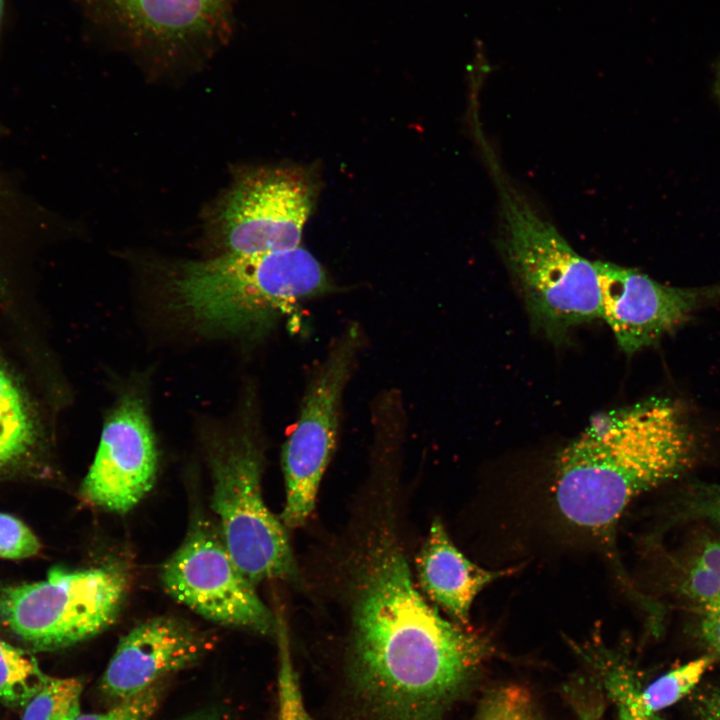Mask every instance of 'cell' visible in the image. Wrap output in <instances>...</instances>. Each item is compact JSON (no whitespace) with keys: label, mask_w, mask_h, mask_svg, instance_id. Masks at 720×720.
<instances>
[{"label":"cell","mask_w":720,"mask_h":720,"mask_svg":"<svg viewBox=\"0 0 720 720\" xmlns=\"http://www.w3.org/2000/svg\"><path fill=\"white\" fill-rule=\"evenodd\" d=\"M711 663L712 658L700 657L657 678L638 694L644 711L653 715L680 701L698 685Z\"/></svg>","instance_id":"e0dca14e"},{"label":"cell","mask_w":720,"mask_h":720,"mask_svg":"<svg viewBox=\"0 0 720 720\" xmlns=\"http://www.w3.org/2000/svg\"><path fill=\"white\" fill-rule=\"evenodd\" d=\"M127 589L116 565L55 567L42 581L0 589V623L34 650L66 648L110 627Z\"/></svg>","instance_id":"8992f818"},{"label":"cell","mask_w":720,"mask_h":720,"mask_svg":"<svg viewBox=\"0 0 720 720\" xmlns=\"http://www.w3.org/2000/svg\"><path fill=\"white\" fill-rule=\"evenodd\" d=\"M51 676L37 660L0 639V703L21 713L28 702L46 685Z\"/></svg>","instance_id":"2e32d148"},{"label":"cell","mask_w":720,"mask_h":720,"mask_svg":"<svg viewBox=\"0 0 720 720\" xmlns=\"http://www.w3.org/2000/svg\"><path fill=\"white\" fill-rule=\"evenodd\" d=\"M160 579L172 598L210 621L275 634V615L233 560L218 525L205 518L192 523Z\"/></svg>","instance_id":"9c48e42d"},{"label":"cell","mask_w":720,"mask_h":720,"mask_svg":"<svg viewBox=\"0 0 720 720\" xmlns=\"http://www.w3.org/2000/svg\"><path fill=\"white\" fill-rule=\"evenodd\" d=\"M572 703L580 720H601L600 704H589L584 697L573 695Z\"/></svg>","instance_id":"83f0119b"},{"label":"cell","mask_w":720,"mask_h":720,"mask_svg":"<svg viewBox=\"0 0 720 720\" xmlns=\"http://www.w3.org/2000/svg\"><path fill=\"white\" fill-rule=\"evenodd\" d=\"M174 720H234L232 714L220 706H207Z\"/></svg>","instance_id":"4316f807"},{"label":"cell","mask_w":720,"mask_h":720,"mask_svg":"<svg viewBox=\"0 0 720 720\" xmlns=\"http://www.w3.org/2000/svg\"><path fill=\"white\" fill-rule=\"evenodd\" d=\"M40 542L18 518L0 512V558L24 559L36 555Z\"/></svg>","instance_id":"7402d4cb"},{"label":"cell","mask_w":720,"mask_h":720,"mask_svg":"<svg viewBox=\"0 0 720 720\" xmlns=\"http://www.w3.org/2000/svg\"><path fill=\"white\" fill-rule=\"evenodd\" d=\"M465 627L412 605L352 622L332 720H445L495 654Z\"/></svg>","instance_id":"6da1fadb"},{"label":"cell","mask_w":720,"mask_h":720,"mask_svg":"<svg viewBox=\"0 0 720 720\" xmlns=\"http://www.w3.org/2000/svg\"><path fill=\"white\" fill-rule=\"evenodd\" d=\"M157 466L155 439L143 401L128 394L105 420L81 496L104 510L128 512L152 489Z\"/></svg>","instance_id":"7c38bea8"},{"label":"cell","mask_w":720,"mask_h":720,"mask_svg":"<svg viewBox=\"0 0 720 720\" xmlns=\"http://www.w3.org/2000/svg\"><path fill=\"white\" fill-rule=\"evenodd\" d=\"M607 687L617 701L620 720H652L642 708L630 675L623 667L614 666L606 676Z\"/></svg>","instance_id":"603a6c76"},{"label":"cell","mask_w":720,"mask_h":720,"mask_svg":"<svg viewBox=\"0 0 720 720\" xmlns=\"http://www.w3.org/2000/svg\"><path fill=\"white\" fill-rule=\"evenodd\" d=\"M42 420L25 384L0 356V468L29 455L43 436Z\"/></svg>","instance_id":"9a60e30c"},{"label":"cell","mask_w":720,"mask_h":720,"mask_svg":"<svg viewBox=\"0 0 720 720\" xmlns=\"http://www.w3.org/2000/svg\"><path fill=\"white\" fill-rule=\"evenodd\" d=\"M83 680L51 677L22 710L21 720H74L81 713Z\"/></svg>","instance_id":"ac0fdd59"},{"label":"cell","mask_w":720,"mask_h":720,"mask_svg":"<svg viewBox=\"0 0 720 720\" xmlns=\"http://www.w3.org/2000/svg\"><path fill=\"white\" fill-rule=\"evenodd\" d=\"M313 205V189L297 169L248 176L229 195L221 233L231 254H259L300 246Z\"/></svg>","instance_id":"30bf717a"},{"label":"cell","mask_w":720,"mask_h":720,"mask_svg":"<svg viewBox=\"0 0 720 720\" xmlns=\"http://www.w3.org/2000/svg\"><path fill=\"white\" fill-rule=\"evenodd\" d=\"M700 632L704 642L720 657V597L702 609Z\"/></svg>","instance_id":"cb8c5ba5"},{"label":"cell","mask_w":720,"mask_h":720,"mask_svg":"<svg viewBox=\"0 0 720 720\" xmlns=\"http://www.w3.org/2000/svg\"><path fill=\"white\" fill-rule=\"evenodd\" d=\"M694 440L683 409L671 399L601 413L556 459V507L570 524L605 532L635 497L688 467Z\"/></svg>","instance_id":"7a4b0ae2"},{"label":"cell","mask_w":720,"mask_h":720,"mask_svg":"<svg viewBox=\"0 0 720 720\" xmlns=\"http://www.w3.org/2000/svg\"><path fill=\"white\" fill-rule=\"evenodd\" d=\"M694 506L699 514L720 524V486L704 489Z\"/></svg>","instance_id":"484cf974"},{"label":"cell","mask_w":720,"mask_h":720,"mask_svg":"<svg viewBox=\"0 0 720 720\" xmlns=\"http://www.w3.org/2000/svg\"><path fill=\"white\" fill-rule=\"evenodd\" d=\"M208 640L190 623L175 617L146 620L120 639L99 689L117 702L132 697L197 663L209 648Z\"/></svg>","instance_id":"4fadbf2b"},{"label":"cell","mask_w":720,"mask_h":720,"mask_svg":"<svg viewBox=\"0 0 720 720\" xmlns=\"http://www.w3.org/2000/svg\"><path fill=\"white\" fill-rule=\"evenodd\" d=\"M165 681L160 680L144 691L118 701L101 713H80L74 720H150L160 706Z\"/></svg>","instance_id":"44dd1931"},{"label":"cell","mask_w":720,"mask_h":720,"mask_svg":"<svg viewBox=\"0 0 720 720\" xmlns=\"http://www.w3.org/2000/svg\"><path fill=\"white\" fill-rule=\"evenodd\" d=\"M3 9H4V0H0V24H1L2 15H3Z\"/></svg>","instance_id":"f1b7e54d"},{"label":"cell","mask_w":720,"mask_h":720,"mask_svg":"<svg viewBox=\"0 0 720 720\" xmlns=\"http://www.w3.org/2000/svg\"><path fill=\"white\" fill-rule=\"evenodd\" d=\"M695 706L698 720H720V690L709 688L701 692Z\"/></svg>","instance_id":"d4e9b609"},{"label":"cell","mask_w":720,"mask_h":720,"mask_svg":"<svg viewBox=\"0 0 720 720\" xmlns=\"http://www.w3.org/2000/svg\"><path fill=\"white\" fill-rule=\"evenodd\" d=\"M420 586L452 621L467 626L477 594L511 570H487L470 561L452 542L442 521L435 519L417 556Z\"/></svg>","instance_id":"5bb4252c"},{"label":"cell","mask_w":720,"mask_h":720,"mask_svg":"<svg viewBox=\"0 0 720 720\" xmlns=\"http://www.w3.org/2000/svg\"><path fill=\"white\" fill-rule=\"evenodd\" d=\"M360 344V328L351 325L345 329L307 385L296 425L282 450L285 502L279 518L286 528L302 526L314 510L335 448L342 396Z\"/></svg>","instance_id":"ba28073f"},{"label":"cell","mask_w":720,"mask_h":720,"mask_svg":"<svg viewBox=\"0 0 720 720\" xmlns=\"http://www.w3.org/2000/svg\"><path fill=\"white\" fill-rule=\"evenodd\" d=\"M178 307L208 332L240 334L271 325L299 302L332 285L305 248L231 254L184 264L173 278Z\"/></svg>","instance_id":"3957f363"},{"label":"cell","mask_w":720,"mask_h":720,"mask_svg":"<svg viewBox=\"0 0 720 720\" xmlns=\"http://www.w3.org/2000/svg\"><path fill=\"white\" fill-rule=\"evenodd\" d=\"M494 177L500 204L499 247L535 326L560 339L570 328L600 318L594 262L579 255L499 172Z\"/></svg>","instance_id":"277c9868"},{"label":"cell","mask_w":720,"mask_h":720,"mask_svg":"<svg viewBox=\"0 0 720 720\" xmlns=\"http://www.w3.org/2000/svg\"><path fill=\"white\" fill-rule=\"evenodd\" d=\"M248 424L212 449L211 507L225 546L251 583L295 579L298 571L286 527L262 496V452Z\"/></svg>","instance_id":"5b68a950"},{"label":"cell","mask_w":720,"mask_h":720,"mask_svg":"<svg viewBox=\"0 0 720 720\" xmlns=\"http://www.w3.org/2000/svg\"><path fill=\"white\" fill-rule=\"evenodd\" d=\"M92 25L112 44L169 66L226 46L238 0H81Z\"/></svg>","instance_id":"52a82bcc"},{"label":"cell","mask_w":720,"mask_h":720,"mask_svg":"<svg viewBox=\"0 0 720 720\" xmlns=\"http://www.w3.org/2000/svg\"><path fill=\"white\" fill-rule=\"evenodd\" d=\"M474 720H544L531 692L519 684H503L482 698Z\"/></svg>","instance_id":"d6986e66"},{"label":"cell","mask_w":720,"mask_h":720,"mask_svg":"<svg viewBox=\"0 0 720 720\" xmlns=\"http://www.w3.org/2000/svg\"><path fill=\"white\" fill-rule=\"evenodd\" d=\"M601 292V317L626 354L657 343L706 304L720 299V284L673 287L635 269L594 262Z\"/></svg>","instance_id":"8fae6325"},{"label":"cell","mask_w":720,"mask_h":720,"mask_svg":"<svg viewBox=\"0 0 720 720\" xmlns=\"http://www.w3.org/2000/svg\"><path fill=\"white\" fill-rule=\"evenodd\" d=\"M683 587L689 599L702 609L720 597V541L703 545L688 568Z\"/></svg>","instance_id":"ffe728a7"}]
</instances>
